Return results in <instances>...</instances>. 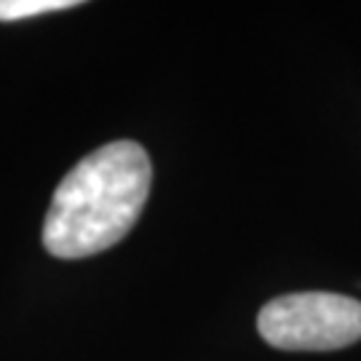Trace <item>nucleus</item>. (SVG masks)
I'll list each match as a JSON object with an SVG mask.
<instances>
[{"instance_id": "nucleus-2", "label": "nucleus", "mask_w": 361, "mask_h": 361, "mask_svg": "<svg viewBox=\"0 0 361 361\" xmlns=\"http://www.w3.org/2000/svg\"><path fill=\"white\" fill-rule=\"evenodd\" d=\"M259 337L279 350H340L361 340V300L335 292H295L265 302Z\"/></svg>"}, {"instance_id": "nucleus-1", "label": "nucleus", "mask_w": 361, "mask_h": 361, "mask_svg": "<svg viewBox=\"0 0 361 361\" xmlns=\"http://www.w3.org/2000/svg\"><path fill=\"white\" fill-rule=\"evenodd\" d=\"M153 185L150 155L134 140H116L78 161L56 185L43 222L51 257L83 259L123 241Z\"/></svg>"}, {"instance_id": "nucleus-3", "label": "nucleus", "mask_w": 361, "mask_h": 361, "mask_svg": "<svg viewBox=\"0 0 361 361\" xmlns=\"http://www.w3.org/2000/svg\"><path fill=\"white\" fill-rule=\"evenodd\" d=\"M80 6L78 0H0V22H22L40 13L67 11Z\"/></svg>"}]
</instances>
